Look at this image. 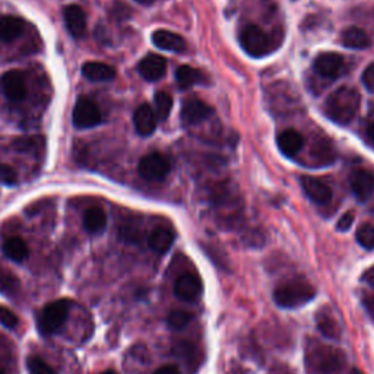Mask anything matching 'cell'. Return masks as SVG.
<instances>
[{
    "label": "cell",
    "instance_id": "1",
    "mask_svg": "<svg viewBox=\"0 0 374 374\" xmlns=\"http://www.w3.org/2000/svg\"><path fill=\"white\" fill-rule=\"evenodd\" d=\"M346 366L342 349L311 341L306 349V368L309 374H341Z\"/></svg>",
    "mask_w": 374,
    "mask_h": 374
},
{
    "label": "cell",
    "instance_id": "2",
    "mask_svg": "<svg viewBox=\"0 0 374 374\" xmlns=\"http://www.w3.org/2000/svg\"><path fill=\"white\" fill-rule=\"evenodd\" d=\"M360 95L351 87H341L333 91L326 103H324V113L340 125H348L358 113Z\"/></svg>",
    "mask_w": 374,
    "mask_h": 374
},
{
    "label": "cell",
    "instance_id": "3",
    "mask_svg": "<svg viewBox=\"0 0 374 374\" xmlns=\"http://www.w3.org/2000/svg\"><path fill=\"white\" fill-rule=\"evenodd\" d=\"M315 287L303 278L285 281L276 287L273 291L275 303L284 309H295L304 306L310 300L315 298Z\"/></svg>",
    "mask_w": 374,
    "mask_h": 374
},
{
    "label": "cell",
    "instance_id": "4",
    "mask_svg": "<svg viewBox=\"0 0 374 374\" xmlns=\"http://www.w3.org/2000/svg\"><path fill=\"white\" fill-rule=\"evenodd\" d=\"M70 301L63 300H56L53 303H48L43 311L40 313L39 318V329L43 335H54L62 329L65 322L67 320L69 310H70Z\"/></svg>",
    "mask_w": 374,
    "mask_h": 374
},
{
    "label": "cell",
    "instance_id": "5",
    "mask_svg": "<svg viewBox=\"0 0 374 374\" xmlns=\"http://www.w3.org/2000/svg\"><path fill=\"white\" fill-rule=\"evenodd\" d=\"M240 43L243 50L253 57L267 56L271 50V40L267 32L256 25H247L241 31Z\"/></svg>",
    "mask_w": 374,
    "mask_h": 374
},
{
    "label": "cell",
    "instance_id": "6",
    "mask_svg": "<svg viewBox=\"0 0 374 374\" xmlns=\"http://www.w3.org/2000/svg\"><path fill=\"white\" fill-rule=\"evenodd\" d=\"M172 170L170 161L167 160L160 152H151L145 155L143 158L139 161L138 172L142 178L149 180V182H158L168 176Z\"/></svg>",
    "mask_w": 374,
    "mask_h": 374
},
{
    "label": "cell",
    "instance_id": "7",
    "mask_svg": "<svg viewBox=\"0 0 374 374\" xmlns=\"http://www.w3.org/2000/svg\"><path fill=\"white\" fill-rule=\"evenodd\" d=\"M72 120H74V125L78 129H90L94 126H98L103 120L100 107L96 103L88 96H81L78 98L74 114H72Z\"/></svg>",
    "mask_w": 374,
    "mask_h": 374
},
{
    "label": "cell",
    "instance_id": "8",
    "mask_svg": "<svg viewBox=\"0 0 374 374\" xmlns=\"http://www.w3.org/2000/svg\"><path fill=\"white\" fill-rule=\"evenodd\" d=\"M0 87L9 101H22L27 96V79L21 70H9L0 79Z\"/></svg>",
    "mask_w": 374,
    "mask_h": 374
},
{
    "label": "cell",
    "instance_id": "9",
    "mask_svg": "<svg viewBox=\"0 0 374 374\" xmlns=\"http://www.w3.org/2000/svg\"><path fill=\"white\" fill-rule=\"evenodd\" d=\"M202 280L195 272H186L180 275L174 284L176 295L182 301H186V303L196 301L202 295Z\"/></svg>",
    "mask_w": 374,
    "mask_h": 374
},
{
    "label": "cell",
    "instance_id": "10",
    "mask_svg": "<svg viewBox=\"0 0 374 374\" xmlns=\"http://www.w3.org/2000/svg\"><path fill=\"white\" fill-rule=\"evenodd\" d=\"M344 57L336 53H323L315 60L316 74L323 78H337L344 70Z\"/></svg>",
    "mask_w": 374,
    "mask_h": 374
},
{
    "label": "cell",
    "instance_id": "11",
    "mask_svg": "<svg viewBox=\"0 0 374 374\" xmlns=\"http://www.w3.org/2000/svg\"><path fill=\"white\" fill-rule=\"evenodd\" d=\"M301 187H303L306 195L318 205H326L332 199L331 187L316 177L311 176L301 177Z\"/></svg>",
    "mask_w": 374,
    "mask_h": 374
},
{
    "label": "cell",
    "instance_id": "12",
    "mask_svg": "<svg viewBox=\"0 0 374 374\" xmlns=\"http://www.w3.org/2000/svg\"><path fill=\"white\" fill-rule=\"evenodd\" d=\"M214 114V108L198 98H189L182 108V118L187 125H198Z\"/></svg>",
    "mask_w": 374,
    "mask_h": 374
},
{
    "label": "cell",
    "instance_id": "13",
    "mask_svg": "<svg viewBox=\"0 0 374 374\" xmlns=\"http://www.w3.org/2000/svg\"><path fill=\"white\" fill-rule=\"evenodd\" d=\"M353 193L361 202L368 200L374 193V173L368 170H355L349 177Z\"/></svg>",
    "mask_w": 374,
    "mask_h": 374
},
{
    "label": "cell",
    "instance_id": "14",
    "mask_svg": "<svg viewBox=\"0 0 374 374\" xmlns=\"http://www.w3.org/2000/svg\"><path fill=\"white\" fill-rule=\"evenodd\" d=\"M63 18L67 31L75 39H82L87 32V17L85 12L78 5H69L63 10Z\"/></svg>",
    "mask_w": 374,
    "mask_h": 374
},
{
    "label": "cell",
    "instance_id": "15",
    "mask_svg": "<svg viewBox=\"0 0 374 374\" xmlns=\"http://www.w3.org/2000/svg\"><path fill=\"white\" fill-rule=\"evenodd\" d=\"M134 123L141 136H149L155 132L158 118H156L154 108L149 104H142L135 110Z\"/></svg>",
    "mask_w": 374,
    "mask_h": 374
},
{
    "label": "cell",
    "instance_id": "16",
    "mask_svg": "<svg viewBox=\"0 0 374 374\" xmlns=\"http://www.w3.org/2000/svg\"><path fill=\"white\" fill-rule=\"evenodd\" d=\"M167 70L165 59L158 54H149L141 60L139 63V74L143 79L149 82H155L164 76Z\"/></svg>",
    "mask_w": 374,
    "mask_h": 374
},
{
    "label": "cell",
    "instance_id": "17",
    "mask_svg": "<svg viewBox=\"0 0 374 374\" xmlns=\"http://www.w3.org/2000/svg\"><path fill=\"white\" fill-rule=\"evenodd\" d=\"M152 43L161 50L182 53L186 50V40L176 32L158 30L152 34Z\"/></svg>",
    "mask_w": 374,
    "mask_h": 374
},
{
    "label": "cell",
    "instance_id": "18",
    "mask_svg": "<svg viewBox=\"0 0 374 374\" xmlns=\"http://www.w3.org/2000/svg\"><path fill=\"white\" fill-rule=\"evenodd\" d=\"M174 238L176 234L170 227H156L148 238V245L154 251L164 255V253L172 249Z\"/></svg>",
    "mask_w": 374,
    "mask_h": 374
},
{
    "label": "cell",
    "instance_id": "19",
    "mask_svg": "<svg viewBox=\"0 0 374 374\" xmlns=\"http://www.w3.org/2000/svg\"><path fill=\"white\" fill-rule=\"evenodd\" d=\"M304 147V139L295 129H287L278 136V148L287 156H295Z\"/></svg>",
    "mask_w": 374,
    "mask_h": 374
},
{
    "label": "cell",
    "instance_id": "20",
    "mask_svg": "<svg viewBox=\"0 0 374 374\" xmlns=\"http://www.w3.org/2000/svg\"><path fill=\"white\" fill-rule=\"evenodd\" d=\"M82 74L92 82H108L116 78V70L103 62H87L82 66Z\"/></svg>",
    "mask_w": 374,
    "mask_h": 374
},
{
    "label": "cell",
    "instance_id": "21",
    "mask_svg": "<svg viewBox=\"0 0 374 374\" xmlns=\"http://www.w3.org/2000/svg\"><path fill=\"white\" fill-rule=\"evenodd\" d=\"M23 31V21L18 17L0 15V41L10 43L21 37Z\"/></svg>",
    "mask_w": 374,
    "mask_h": 374
},
{
    "label": "cell",
    "instance_id": "22",
    "mask_svg": "<svg viewBox=\"0 0 374 374\" xmlns=\"http://www.w3.org/2000/svg\"><path fill=\"white\" fill-rule=\"evenodd\" d=\"M83 227L90 234H100L105 230L107 227V215L105 212L98 208L94 207L90 208L85 215H83Z\"/></svg>",
    "mask_w": 374,
    "mask_h": 374
},
{
    "label": "cell",
    "instance_id": "23",
    "mask_svg": "<svg viewBox=\"0 0 374 374\" xmlns=\"http://www.w3.org/2000/svg\"><path fill=\"white\" fill-rule=\"evenodd\" d=\"M342 44L353 50H363V48L370 47L371 41L368 35L358 27H349L342 32Z\"/></svg>",
    "mask_w": 374,
    "mask_h": 374
},
{
    "label": "cell",
    "instance_id": "24",
    "mask_svg": "<svg viewBox=\"0 0 374 374\" xmlns=\"http://www.w3.org/2000/svg\"><path fill=\"white\" fill-rule=\"evenodd\" d=\"M176 81L178 87L182 90H187L193 85H198V83H203L207 81L205 75L200 70L191 67V66H182L176 70Z\"/></svg>",
    "mask_w": 374,
    "mask_h": 374
},
{
    "label": "cell",
    "instance_id": "25",
    "mask_svg": "<svg viewBox=\"0 0 374 374\" xmlns=\"http://www.w3.org/2000/svg\"><path fill=\"white\" fill-rule=\"evenodd\" d=\"M3 253L14 262H23L28 255L30 250L25 241L19 237H10L3 243Z\"/></svg>",
    "mask_w": 374,
    "mask_h": 374
},
{
    "label": "cell",
    "instance_id": "26",
    "mask_svg": "<svg viewBox=\"0 0 374 374\" xmlns=\"http://www.w3.org/2000/svg\"><path fill=\"white\" fill-rule=\"evenodd\" d=\"M19 291V281L17 276L6 271L5 268H0V293L6 297L15 295Z\"/></svg>",
    "mask_w": 374,
    "mask_h": 374
},
{
    "label": "cell",
    "instance_id": "27",
    "mask_svg": "<svg viewBox=\"0 0 374 374\" xmlns=\"http://www.w3.org/2000/svg\"><path fill=\"white\" fill-rule=\"evenodd\" d=\"M172 108H173V98L170 96V94L161 91L155 95V110L154 112L156 114V118L164 122V120H167L168 116H170Z\"/></svg>",
    "mask_w": 374,
    "mask_h": 374
},
{
    "label": "cell",
    "instance_id": "28",
    "mask_svg": "<svg viewBox=\"0 0 374 374\" xmlns=\"http://www.w3.org/2000/svg\"><path fill=\"white\" fill-rule=\"evenodd\" d=\"M14 148L19 152L25 154H37V151H43L44 139L43 138H19L14 142Z\"/></svg>",
    "mask_w": 374,
    "mask_h": 374
},
{
    "label": "cell",
    "instance_id": "29",
    "mask_svg": "<svg viewBox=\"0 0 374 374\" xmlns=\"http://www.w3.org/2000/svg\"><path fill=\"white\" fill-rule=\"evenodd\" d=\"M318 328L322 332V335L328 337H337L341 335V329L337 326L333 318L329 315H324V313H319L318 315Z\"/></svg>",
    "mask_w": 374,
    "mask_h": 374
},
{
    "label": "cell",
    "instance_id": "30",
    "mask_svg": "<svg viewBox=\"0 0 374 374\" xmlns=\"http://www.w3.org/2000/svg\"><path fill=\"white\" fill-rule=\"evenodd\" d=\"M357 241L361 247L374 250V227L371 224H363L357 230Z\"/></svg>",
    "mask_w": 374,
    "mask_h": 374
},
{
    "label": "cell",
    "instance_id": "31",
    "mask_svg": "<svg viewBox=\"0 0 374 374\" xmlns=\"http://www.w3.org/2000/svg\"><path fill=\"white\" fill-rule=\"evenodd\" d=\"M190 320H191V315L187 311H183V310H173L167 318L168 326H170L172 329H176V331L186 328Z\"/></svg>",
    "mask_w": 374,
    "mask_h": 374
},
{
    "label": "cell",
    "instance_id": "32",
    "mask_svg": "<svg viewBox=\"0 0 374 374\" xmlns=\"http://www.w3.org/2000/svg\"><path fill=\"white\" fill-rule=\"evenodd\" d=\"M27 368L30 374H56L54 368L48 366L45 361L37 355L28 357Z\"/></svg>",
    "mask_w": 374,
    "mask_h": 374
},
{
    "label": "cell",
    "instance_id": "33",
    "mask_svg": "<svg viewBox=\"0 0 374 374\" xmlns=\"http://www.w3.org/2000/svg\"><path fill=\"white\" fill-rule=\"evenodd\" d=\"M120 236L129 243H136L141 238V228L135 221H127L120 228Z\"/></svg>",
    "mask_w": 374,
    "mask_h": 374
},
{
    "label": "cell",
    "instance_id": "34",
    "mask_svg": "<svg viewBox=\"0 0 374 374\" xmlns=\"http://www.w3.org/2000/svg\"><path fill=\"white\" fill-rule=\"evenodd\" d=\"M19 319L14 311L8 307L0 306V324H3L6 329H15L18 326Z\"/></svg>",
    "mask_w": 374,
    "mask_h": 374
},
{
    "label": "cell",
    "instance_id": "35",
    "mask_svg": "<svg viewBox=\"0 0 374 374\" xmlns=\"http://www.w3.org/2000/svg\"><path fill=\"white\" fill-rule=\"evenodd\" d=\"M17 180H18V174L14 168L0 163V183L12 186V185L17 183Z\"/></svg>",
    "mask_w": 374,
    "mask_h": 374
},
{
    "label": "cell",
    "instance_id": "36",
    "mask_svg": "<svg viewBox=\"0 0 374 374\" xmlns=\"http://www.w3.org/2000/svg\"><path fill=\"white\" fill-rule=\"evenodd\" d=\"M353 224H354V214L346 212L341 216L340 221H337L336 228H337V231H348L349 228L353 227Z\"/></svg>",
    "mask_w": 374,
    "mask_h": 374
},
{
    "label": "cell",
    "instance_id": "37",
    "mask_svg": "<svg viewBox=\"0 0 374 374\" xmlns=\"http://www.w3.org/2000/svg\"><path fill=\"white\" fill-rule=\"evenodd\" d=\"M363 83L368 91L374 92V63H371L368 67H366L364 74H363Z\"/></svg>",
    "mask_w": 374,
    "mask_h": 374
},
{
    "label": "cell",
    "instance_id": "38",
    "mask_svg": "<svg viewBox=\"0 0 374 374\" xmlns=\"http://www.w3.org/2000/svg\"><path fill=\"white\" fill-rule=\"evenodd\" d=\"M361 301H363V306L367 310L370 318L374 320V294H368V293L364 294Z\"/></svg>",
    "mask_w": 374,
    "mask_h": 374
},
{
    "label": "cell",
    "instance_id": "39",
    "mask_svg": "<svg viewBox=\"0 0 374 374\" xmlns=\"http://www.w3.org/2000/svg\"><path fill=\"white\" fill-rule=\"evenodd\" d=\"M154 374H182L176 366H163L156 370Z\"/></svg>",
    "mask_w": 374,
    "mask_h": 374
},
{
    "label": "cell",
    "instance_id": "40",
    "mask_svg": "<svg viewBox=\"0 0 374 374\" xmlns=\"http://www.w3.org/2000/svg\"><path fill=\"white\" fill-rule=\"evenodd\" d=\"M363 281H366L368 285L374 288V267H371L364 275H363Z\"/></svg>",
    "mask_w": 374,
    "mask_h": 374
},
{
    "label": "cell",
    "instance_id": "41",
    "mask_svg": "<svg viewBox=\"0 0 374 374\" xmlns=\"http://www.w3.org/2000/svg\"><path fill=\"white\" fill-rule=\"evenodd\" d=\"M367 138L374 145V123L367 129Z\"/></svg>",
    "mask_w": 374,
    "mask_h": 374
},
{
    "label": "cell",
    "instance_id": "42",
    "mask_svg": "<svg viewBox=\"0 0 374 374\" xmlns=\"http://www.w3.org/2000/svg\"><path fill=\"white\" fill-rule=\"evenodd\" d=\"M136 2L141 5H151L155 2V0H136Z\"/></svg>",
    "mask_w": 374,
    "mask_h": 374
},
{
    "label": "cell",
    "instance_id": "43",
    "mask_svg": "<svg viewBox=\"0 0 374 374\" xmlns=\"http://www.w3.org/2000/svg\"><path fill=\"white\" fill-rule=\"evenodd\" d=\"M349 374H364L363 371H361V370H357V368H354V370H351V373H349Z\"/></svg>",
    "mask_w": 374,
    "mask_h": 374
},
{
    "label": "cell",
    "instance_id": "44",
    "mask_svg": "<svg viewBox=\"0 0 374 374\" xmlns=\"http://www.w3.org/2000/svg\"><path fill=\"white\" fill-rule=\"evenodd\" d=\"M101 374H118V373H116V371H113V370H105V371H103Z\"/></svg>",
    "mask_w": 374,
    "mask_h": 374
},
{
    "label": "cell",
    "instance_id": "45",
    "mask_svg": "<svg viewBox=\"0 0 374 374\" xmlns=\"http://www.w3.org/2000/svg\"><path fill=\"white\" fill-rule=\"evenodd\" d=\"M0 374H6V373H5L2 368H0Z\"/></svg>",
    "mask_w": 374,
    "mask_h": 374
}]
</instances>
